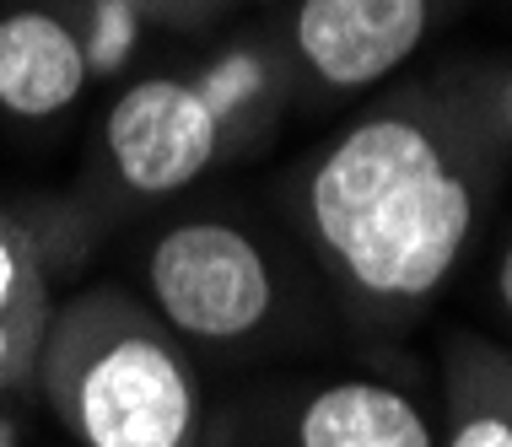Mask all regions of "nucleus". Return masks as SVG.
Returning <instances> with one entry per match:
<instances>
[{
	"mask_svg": "<svg viewBox=\"0 0 512 447\" xmlns=\"http://www.w3.org/2000/svg\"><path fill=\"white\" fill-rule=\"evenodd\" d=\"M507 151L480 92L405 87L313 151L292 211L313 259L362 313L415 318L469 259Z\"/></svg>",
	"mask_w": 512,
	"mask_h": 447,
	"instance_id": "nucleus-1",
	"label": "nucleus"
},
{
	"mask_svg": "<svg viewBox=\"0 0 512 447\" xmlns=\"http://www.w3.org/2000/svg\"><path fill=\"white\" fill-rule=\"evenodd\" d=\"M33 394L76 447H205L211 404L178 334L124 286L54 302L33 361Z\"/></svg>",
	"mask_w": 512,
	"mask_h": 447,
	"instance_id": "nucleus-2",
	"label": "nucleus"
},
{
	"mask_svg": "<svg viewBox=\"0 0 512 447\" xmlns=\"http://www.w3.org/2000/svg\"><path fill=\"white\" fill-rule=\"evenodd\" d=\"M292 65L270 38H232L200 71L135 76L103 114V173L119 200H168L265 141Z\"/></svg>",
	"mask_w": 512,
	"mask_h": 447,
	"instance_id": "nucleus-3",
	"label": "nucleus"
},
{
	"mask_svg": "<svg viewBox=\"0 0 512 447\" xmlns=\"http://www.w3.org/2000/svg\"><path fill=\"white\" fill-rule=\"evenodd\" d=\"M141 302L189 351H243L281 318V270L238 221L178 216L141 254Z\"/></svg>",
	"mask_w": 512,
	"mask_h": 447,
	"instance_id": "nucleus-4",
	"label": "nucleus"
},
{
	"mask_svg": "<svg viewBox=\"0 0 512 447\" xmlns=\"http://www.w3.org/2000/svg\"><path fill=\"white\" fill-rule=\"evenodd\" d=\"M442 0H297L281 27V54L324 97L372 92L432 38Z\"/></svg>",
	"mask_w": 512,
	"mask_h": 447,
	"instance_id": "nucleus-5",
	"label": "nucleus"
},
{
	"mask_svg": "<svg viewBox=\"0 0 512 447\" xmlns=\"http://www.w3.org/2000/svg\"><path fill=\"white\" fill-rule=\"evenodd\" d=\"M92 60L71 0L0 6V119L54 124L87 97Z\"/></svg>",
	"mask_w": 512,
	"mask_h": 447,
	"instance_id": "nucleus-6",
	"label": "nucleus"
},
{
	"mask_svg": "<svg viewBox=\"0 0 512 447\" xmlns=\"http://www.w3.org/2000/svg\"><path fill=\"white\" fill-rule=\"evenodd\" d=\"M60 237L44 211L0 200V399L33 394V361L60 302Z\"/></svg>",
	"mask_w": 512,
	"mask_h": 447,
	"instance_id": "nucleus-7",
	"label": "nucleus"
},
{
	"mask_svg": "<svg viewBox=\"0 0 512 447\" xmlns=\"http://www.w3.org/2000/svg\"><path fill=\"white\" fill-rule=\"evenodd\" d=\"M292 447H437V426L389 377H329L297 399Z\"/></svg>",
	"mask_w": 512,
	"mask_h": 447,
	"instance_id": "nucleus-8",
	"label": "nucleus"
},
{
	"mask_svg": "<svg viewBox=\"0 0 512 447\" xmlns=\"http://www.w3.org/2000/svg\"><path fill=\"white\" fill-rule=\"evenodd\" d=\"M437 447H512V394L507 356L486 340L448 345V426Z\"/></svg>",
	"mask_w": 512,
	"mask_h": 447,
	"instance_id": "nucleus-9",
	"label": "nucleus"
},
{
	"mask_svg": "<svg viewBox=\"0 0 512 447\" xmlns=\"http://www.w3.org/2000/svg\"><path fill=\"white\" fill-rule=\"evenodd\" d=\"M81 38H87V60H92V81H108L119 71H130L135 54L146 49V38L157 33V11L151 0H71Z\"/></svg>",
	"mask_w": 512,
	"mask_h": 447,
	"instance_id": "nucleus-10",
	"label": "nucleus"
},
{
	"mask_svg": "<svg viewBox=\"0 0 512 447\" xmlns=\"http://www.w3.org/2000/svg\"><path fill=\"white\" fill-rule=\"evenodd\" d=\"M227 6H238V0H151V11H157L162 27H200V22H216Z\"/></svg>",
	"mask_w": 512,
	"mask_h": 447,
	"instance_id": "nucleus-11",
	"label": "nucleus"
},
{
	"mask_svg": "<svg viewBox=\"0 0 512 447\" xmlns=\"http://www.w3.org/2000/svg\"><path fill=\"white\" fill-rule=\"evenodd\" d=\"M480 108H486V119L496 124V135L512 146V65H502V71L480 87Z\"/></svg>",
	"mask_w": 512,
	"mask_h": 447,
	"instance_id": "nucleus-12",
	"label": "nucleus"
},
{
	"mask_svg": "<svg viewBox=\"0 0 512 447\" xmlns=\"http://www.w3.org/2000/svg\"><path fill=\"white\" fill-rule=\"evenodd\" d=\"M17 404H22V394L0 399V447H27V415Z\"/></svg>",
	"mask_w": 512,
	"mask_h": 447,
	"instance_id": "nucleus-13",
	"label": "nucleus"
},
{
	"mask_svg": "<svg viewBox=\"0 0 512 447\" xmlns=\"http://www.w3.org/2000/svg\"><path fill=\"white\" fill-rule=\"evenodd\" d=\"M491 291H496V307H502V318L512 324V237L502 243V254H496V270H491Z\"/></svg>",
	"mask_w": 512,
	"mask_h": 447,
	"instance_id": "nucleus-14",
	"label": "nucleus"
},
{
	"mask_svg": "<svg viewBox=\"0 0 512 447\" xmlns=\"http://www.w3.org/2000/svg\"><path fill=\"white\" fill-rule=\"evenodd\" d=\"M507 394H512V356H507Z\"/></svg>",
	"mask_w": 512,
	"mask_h": 447,
	"instance_id": "nucleus-15",
	"label": "nucleus"
}]
</instances>
